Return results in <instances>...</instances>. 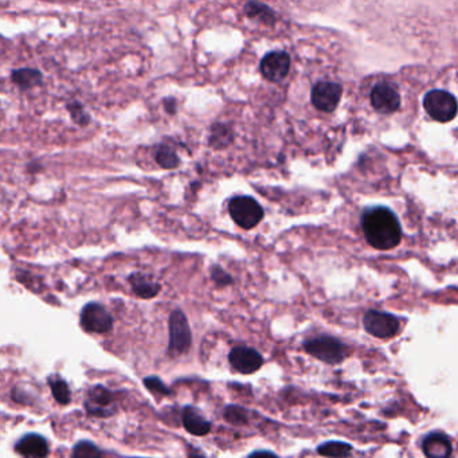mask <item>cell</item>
Returning <instances> with one entry per match:
<instances>
[{
	"mask_svg": "<svg viewBox=\"0 0 458 458\" xmlns=\"http://www.w3.org/2000/svg\"><path fill=\"white\" fill-rule=\"evenodd\" d=\"M362 229L373 249L390 250L401 243V223L389 207L367 208L362 215Z\"/></svg>",
	"mask_w": 458,
	"mask_h": 458,
	"instance_id": "obj_1",
	"label": "cell"
},
{
	"mask_svg": "<svg viewBox=\"0 0 458 458\" xmlns=\"http://www.w3.org/2000/svg\"><path fill=\"white\" fill-rule=\"evenodd\" d=\"M304 348L316 359L329 364L342 363L349 355V348L340 340L331 336H317L309 339L304 343Z\"/></svg>",
	"mask_w": 458,
	"mask_h": 458,
	"instance_id": "obj_2",
	"label": "cell"
},
{
	"mask_svg": "<svg viewBox=\"0 0 458 458\" xmlns=\"http://www.w3.org/2000/svg\"><path fill=\"white\" fill-rule=\"evenodd\" d=\"M229 214L231 219L242 229L256 228L263 218V208L252 197H235L229 203Z\"/></svg>",
	"mask_w": 458,
	"mask_h": 458,
	"instance_id": "obj_3",
	"label": "cell"
},
{
	"mask_svg": "<svg viewBox=\"0 0 458 458\" xmlns=\"http://www.w3.org/2000/svg\"><path fill=\"white\" fill-rule=\"evenodd\" d=\"M424 108L433 120L449 122L457 116V100L449 91L431 90L424 98Z\"/></svg>",
	"mask_w": 458,
	"mask_h": 458,
	"instance_id": "obj_4",
	"label": "cell"
},
{
	"mask_svg": "<svg viewBox=\"0 0 458 458\" xmlns=\"http://www.w3.org/2000/svg\"><path fill=\"white\" fill-rule=\"evenodd\" d=\"M168 328H170V343H168L170 355L179 356L187 353L193 342V334L186 315L179 309L173 311L168 320Z\"/></svg>",
	"mask_w": 458,
	"mask_h": 458,
	"instance_id": "obj_5",
	"label": "cell"
},
{
	"mask_svg": "<svg viewBox=\"0 0 458 458\" xmlns=\"http://www.w3.org/2000/svg\"><path fill=\"white\" fill-rule=\"evenodd\" d=\"M85 408L90 415L94 417H112L117 411L115 393L101 384L93 386L86 394Z\"/></svg>",
	"mask_w": 458,
	"mask_h": 458,
	"instance_id": "obj_6",
	"label": "cell"
},
{
	"mask_svg": "<svg viewBox=\"0 0 458 458\" xmlns=\"http://www.w3.org/2000/svg\"><path fill=\"white\" fill-rule=\"evenodd\" d=\"M80 323L89 334H108L113 328V317L97 303H89L83 308Z\"/></svg>",
	"mask_w": 458,
	"mask_h": 458,
	"instance_id": "obj_7",
	"label": "cell"
},
{
	"mask_svg": "<svg viewBox=\"0 0 458 458\" xmlns=\"http://www.w3.org/2000/svg\"><path fill=\"white\" fill-rule=\"evenodd\" d=\"M364 329L378 339H391L400 331V320L395 316L380 312L369 311L363 318Z\"/></svg>",
	"mask_w": 458,
	"mask_h": 458,
	"instance_id": "obj_8",
	"label": "cell"
},
{
	"mask_svg": "<svg viewBox=\"0 0 458 458\" xmlns=\"http://www.w3.org/2000/svg\"><path fill=\"white\" fill-rule=\"evenodd\" d=\"M229 362L231 367L239 373H257L263 364V358L257 349L246 345L234 347L229 353Z\"/></svg>",
	"mask_w": 458,
	"mask_h": 458,
	"instance_id": "obj_9",
	"label": "cell"
},
{
	"mask_svg": "<svg viewBox=\"0 0 458 458\" xmlns=\"http://www.w3.org/2000/svg\"><path fill=\"white\" fill-rule=\"evenodd\" d=\"M343 96V87L336 83L323 81L314 86L312 89V104L316 109L321 112H334L340 102Z\"/></svg>",
	"mask_w": 458,
	"mask_h": 458,
	"instance_id": "obj_10",
	"label": "cell"
},
{
	"mask_svg": "<svg viewBox=\"0 0 458 458\" xmlns=\"http://www.w3.org/2000/svg\"><path fill=\"white\" fill-rule=\"evenodd\" d=\"M290 69V57L285 52H272L262 58L259 70L263 78L270 83L283 81Z\"/></svg>",
	"mask_w": 458,
	"mask_h": 458,
	"instance_id": "obj_11",
	"label": "cell"
},
{
	"mask_svg": "<svg viewBox=\"0 0 458 458\" xmlns=\"http://www.w3.org/2000/svg\"><path fill=\"white\" fill-rule=\"evenodd\" d=\"M371 104L379 113H393L401 107V94L397 86L380 83L373 86Z\"/></svg>",
	"mask_w": 458,
	"mask_h": 458,
	"instance_id": "obj_12",
	"label": "cell"
},
{
	"mask_svg": "<svg viewBox=\"0 0 458 458\" xmlns=\"http://www.w3.org/2000/svg\"><path fill=\"white\" fill-rule=\"evenodd\" d=\"M15 452L23 457L43 458L49 456V444L41 434H26L15 444Z\"/></svg>",
	"mask_w": 458,
	"mask_h": 458,
	"instance_id": "obj_13",
	"label": "cell"
},
{
	"mask_svg": "<svg viewBox=\"0 0 458 458\" xmlns=\"http://www.w3.org/2000/svg\"><path fill=\"white\" fill-rule=\"evenodd\" d=\"M422 450L428 457L446 458L452 456L453 448L448 435L442 433H431L425 437Z\"/></svg>",
	"mask_w": 458,
	"mask_h": 458,
	"instance_id": "obj_14",
	"label": "cell"
},
{
	"mask_svg": "<svg viewBox=\"0 0 458 458\" xmlns=\"http://www.w3.org/2000/svg\"><path fill=\"white\" fill-rule=\"evenodd\" d=\"M183 425L190 434L197 437H204L211 431V422L193 406H186L183 408Z\"/></svg>",
	"mask_w": 458,
	"mask_h": 458,
	"instance_id": "obj_15",
	"label": "cell"
},
{
	"mask_svg": "<svg viewBox=\"0 0 458 458\" xmlns=\"http://www.w3.org/2000/svg\"><path fill=\"white\" fill-rule=\"evenodd\" d=\"M129 283L136 296L142 298H152L159 294L162 287L155 283L151 277L145 276L143 273H132L129 276Z\"/></svg>",
	"mask_w": 458,
	"mask_h": 458,
	"instance_id": "obj_16",
	"label": "cell"
},
{
	"mask_svg": "<svg viewBox=\"0 0 458 458\" xmlns=\"http://www.w3.org/2000/svg\"><path fill=\"white\" fill-rule=\"evenodd\" d=\"M245 14L249 18L256 19L263 25H273L276 22L274 11L269 6H266L261 1H256V0L248 1L245 4Z\"/></svg>",
	"mask_w": 458,
	"mask_h": 458,
	"instance_id": "obj_17",
	"label": "cell"
},
{
	"mask_svg": "<svg viewBox=\"0 0 458 458\" xmlns=\"http://www.w3.org/2000/svg\"><path fill=\"white\" fill-rule=\"evenodd\" d=\"M232 139H234V135L229 127L226 124L218 122V124H214L211 128L208 144L214 149H225L231 144Z\"/></svg>",
	"mask_w": 458,
	"mask_h": 458,
	"instance_id": "obj_18",
	"label": "cell"
},
{
	"mask_svg": "<svg viewBox=\"0 0 458 458\" xmlns=\"http://www.w3.org/2000/svg\"><path fill=\"white\" fill-rule=\"evenodd\" d=\"M11 78H12L14 84H17L22 89H31L34 86L41 85L43 81L41 72L35 70V69L14 70L11 74Z\"/></svg>",
	"mask_w": 458,
	"mask_h": 458,
	"instance_id": "obj_19",
	"label": "cell"
},
{
	"mask_svg": "<svg viewBox=\"0 0 458 458\" xmlns=\"http://www.w3.org/2000/svg\"><path fill=\"white\" fill-rule=\"evenodd\" d=\"M155 159L157 164L164 170H173L180 164L179 156L168 145H159L155 151Z\"/></svg>",
	"mask_w": 458,
	"mask_h": 458,
	"instance_id": "obj_20",
	"label": "cell"
},
{
	"mask_svg": "<svg viewBox=\"0 0 458 458\" xmlns=\"http://www.w3.org/2000/svg\"><path fill=\"white\" fill-rule=\"evenodd\" d=\"M317 450L321 456L327 457H347L351 455L352 446L340 441H331L320 445Z\"/></svg>",
	"mask_w": 458,
	"mask_h": 458,
	"instance_id": "obj_21",
	"label": "cell"
},
{
	"mask_svg": "<svg viewBox=\"0 0 458 458\" xmlns=\"http://www.w3.org/2000/svg\"><path fill=\"white\" fill-rule=\"evenodd\" d=\"M225 419L231 425H246L249 422V411L238 404H229L225 408Z\"/></svg>",
	"mask_w": 458,
	"mask_h": 458,
	"instance_id": "obj_22",
	"label": "cell"
},
{
	"mask_svg": "<svg viewBox=\"0 0 458 458\" xmlns=\"http://www.w3.org/2000/svg\"><path fill=\"white\" fill-rule=\"evenodd\" d=\"M50 389L53 393L54 400L61 404H69L72 401V391L69 384L62 379H52L50 380Z\"/></svg>",
	"mask_w": 458,
	"mask_h": 458,
	"instance_id": "obj_23",
	"label": "cell"
},
{
	"mask_svg": "<svg viewBox=\"0 0 458 458\" xmlns=\"http://www.w3.org/2000/svg\"><path fill=\"white\" fill-rule=\"evenodd\" d=\"M72 456L77 458L101 457V456H105V453L101 452L100 448H97L90 441H80L74 446Z\"/></svg>",
	"mask_w": 458,
	"mask_h": 458,
	"instance_id": "obj_24",
	"label": "cell"
},
{
	"mask_svg": "<svg viewBox=\"0 0 458 458\" xmlns=\"http://www.w3.org/2000/svg\"><path fill=\"white\" fill-rule=\"evenodd\" d=\"M144 386L146 387V390H149L155 395H164V397L171 395V390L157 376H148V378H145L144 379Z\"/></svg>",
	"mask_w": 458,
	"mask_h": 458,
	"instance_id": "obj_25",
	"label": "cell"
},
{
	"mask_svg": "<svg viewBox=\"0 0 458 458\" xmlns=\"http://www.w3.org/2000/svg\"><path fill=\"white\" fill-rule=\"evenodd\" d=\"M67 111L70 112V115H72V118H73L74 122H77L80 125H87L89 124V120H90L89 115L86 113L84 107L80 102L74 101V102L69 104L67 105Z\"/></svg>",
	"mask_w": 458,
	"mask_h": 458,
	"instance_id": "obj_26",
	"label": "cell"
},
{
	"mask_svg": "<svg viewBox=\"0 0 458 458\" xmlns=\"http://www.w3.org/2000/svg\"><path fill=\"white\" fill-rule=\"evenodd\" d=\"M211 279L215 281V284L218 285H230L232 284V279L230 276L229 273H226V270H223L221 266H212L211 269Z\"/></svg>",
	"mask_w": 458,
	"mask_h": 458,
	"instance_id": "obj_27",
	"label": "cell"
}]
</instances>
